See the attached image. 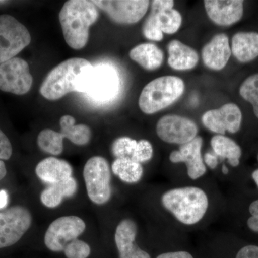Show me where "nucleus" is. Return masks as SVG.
I'll return each mask as SVG.
<instances>
[{
    "instance_id": "32",
    "label": "nucleus",
    "mask_w": 258,
    "mask_h": 258,
    "mask_svg": "<svg viewBox=\"0 0 258 258\" xmlns=\"http://www.w3.org/2000/svg\"><path fill=\"white\" fill-rule=\"evenodd\" d=\"M13 154V147L8 137L0 129V160H8Z\"/></svg>"
},
{
    "instance_id": "4",
    "label": "nucleus",
    "mask_w": 258,
    "mask_h": 258,
    "mask_svg": "<svg viewBox=\"0 0 258 258\" xmlns=\"http://www.w3.org/2000/svg\"><path fill=\"white\" fill-rule=\"evenodd\" d=\"M184 81L176 76H162L153 80L142 90L139 106L146 114H153L167 108L184 92Z\"/></svg>"
},
{
    "instance_id": "6",
    "label": "nucleus",
    "mask_w": 258,
    "mask_h": 258,
    "mask_svg": "<svg viewBox=\"0 0 258 258\" xmlns=\"http://www.w3.org/2000/svg\"><path fill=\"white\" fill-rule=\"evenodd\" d=\"M31 42L25 25L12 15H0V64L16 57Z\"/></svg>"
},
{
    "instance_id": "37",
    "label": "nucleus",
    "mask_w": 258,
    "mask_h": 258,
    "mask_svg": "<svg viewBox=\"0 0 258 258\" xmlns=\"http://www.w3.org/2000/svg\"><path fill=\"white\" fill-rule=\"evenodd\" d=\"M8 194L5 189L0 190V210L4 209L8 205Z\"/></svg>"
},
{
    "instance_id": "26",
    "label": "nucleus",
    "mask_w": 258,
    "mask_h": 258,
    "mask_svg": "<svg viewBox=\"0 0 258 258\" xmlns=\"http://www.w3.org/2000/svg\"><path fill=\"white\" fill-rule=\"evenodd\" d=\"M112 171L122 181L134 184L140 181L144 174L142 164L132 159H115L111 166Z\"/></svg>"
},
{
    "instance_id": "18",
    "label": "nucleus",
    "mask_w": 258,
    "mask_h": 258,
    "mask_svg": "<svg viewBox=\"0 0 258 258\" xmlns=\"http://www.w3.org/2000/svg\"><path fill=\"white\" fill-rule=\"evenodd\" d=\"M231 52L228 37L224 33L217 34L204 46L202 57L209 69L220 71L230 60Z\"/></svg>"
},
{
    "instance_id": "23",
    "label": "nucleus",
    "mask_w": 258,
    "mask_h": 258,
    "mask_svg": "<svg viewBox=\"0 0 258 258\" xmlns=\"http://www.w3.org/2000/svg\"><path fill=\"white\" fill-rule=\"evenodd\" d=\"M78 189L76 180L73 176L60 182L50 184L40 195V200L44 206L55 208L62 203L64 198L74 196Z\"/></svg>"
},
{
    "instance_id": "17",
    "label": "nucleus",
    "mask_w": 258,
    "mask_h": 258,
    "mask_svg": "<svg viewBox=\"0 0 258 258\" xmlns=\"http://www.w3.org/2000/svg\"><path fill=\"white\" fill-rule=\"evenodd\" d=\"M204 3L209 18L220 26L233 25L243 15V1L241 0H205Z\"/></svg>"
},
{
    "instance_id": "33",
    "label": "nucleus",
    "mask_w": 258,
    "mask_h": 258,
    "mask_svg": "<svg viewBox=\"0 0 258 258\" xmlns=\"http://www.w3.org/2000/svg\"><path fill=\"white\" fill-rule=\"evenodd\" d=\"M249 212L251 217L247 220V226L252 232H258V200L250 204Z\"/></svg>"
},
{
    "instance_id": "35",
    "label": "nucleus",
    "mask_w": 258,
    "mask_h": 258,
    "mask_svg": "<svg viewBox=\"0 0 258 258\" xmlns=\"http://www.w3.org/2000/svg\"><path fill=\"white\" fill-rule=\"evenodd\" d=\"M215 153L207 152L203 157V161L205 164L211 169H215L218 164V158Z\"/></svg>"
},
{
    "instance_id": "36",
    "label": "nucleus",
    "mask_w": 258,
    "mask_h": 258,
    "mask_svg": "<svg viewBox=\"0 0 258 258\" xmlns=\"http://www.w3.org/2000/svg\"><path fill=\"white\" fill-rule=\"evenodd\" d=\"M157 258H194L189 252L186 251H176V252H164L159 254Z\"/></svg>"
},
{
    "instance_id": "14",
    "label": "nucleus",
    "mask_w": 258,
    "mask_h": 258,
    "mask_svg": "<svg viewBox=\"0 0 258 258\" xmlns=\"http://www.w3.org/2000/svg\"><path fill=\"white\" fill-rule=\"evenodd\" d=\"M203 144V138L197 137L191 142L180 146L179 150L173 151L169 155L171 162H184L186 164L188 176L192 180L202 177L207 171L202 156Z\"/></svg>"
},
{
    "instance_id": "3",
    "label": "nucleus",
    "mask_w": 258,
    "mask_h": 258,
    "mask_svg": "<svg viewBox=\"0 0 258 258\" xmlns=\"http://www.w3.org/2000/svg\"><path fill=\"white\" fill-rule=\"evenodd\" d=\"M163 207L185 225L201 221L209 207L208 195L198 186H184L168 190L161 198Z\"/></svg>"
},
{
    "instance_id": "24",
    "label": "nucleus",
    "mask_w": 258,
    "mask_h": 258,
    "mask_svg": "<svg viewBox=\"0 0 258 258\" xmlns=\"http://www.w3.org/2000/svg\"><path fill=\"white\" fill-rule=\"evenodd\" d=\"M213 152L217 157L227 159L233 167L239 166L242 149L235 141L224 135L214 136L210 141Z\"/></svg>"
},
{
    "instance_id": "27",
    "label": "nucleus",
    "mask_w": 258,
    "mask_h": 258,
    "mask_svg": "<svg viewBox=\"0 0 258 258\" xmlns=\"http://www.w3.org/2000/svg\"><path fill=\"white\" fill-rule=\"evenodd\" d=\"M64 137L60 132L52 129H44L37 137V145L42 152L52 155H60L63 152Z\"/></svg>"
},
{
    "instance_id": "22",
    "label": "nucleus",
    "mask_w": 258,
    "mask_h": 258,
    "mask_svg": "<svg viewBox=\"0 0 258 258\" xmlns=\"http://www.w3.org/2000/svg\"><path fill=\"white\" fill-rule=\"evenodd\" d=\"M129 57L147 71H155L164 61V52L154 43L139 44L131 50Z\"/></svg>"
},
{
    "instance_id": "11",
    "label": "nucleus",
    "mask_w": 258,
    "mask_h": 258,
    "mask_svg": "<svg viewBox=\"0 0 258 258\" xmlns=\"http://www.w3.org/2000/svg\"><path fill=\"white\" fill-rule=\"evenodd\" d=\"M97 8L105 12L111 20L119 24H134L147 13L149 1L145 0H96Z\"/></svg>"
},
{
    "instance_id": "8",
    "label": "nucleus",
    "mask_w": 258,
    "mask_h": 258,
    "mask_svg": "<svg viewBox=\"0 0 258 258\" xmlns=\"http://www.w3.org/2000/svg\"><path fill=\"white\" fill-rule=\"evenodd\" d=\"M32 83L26 60L16 57L0 64V91L23 96L30 91Z\"/></svg>"
},
{
    "instance_id": "19",
    "label": "nucleus",
    "mask_w": 258,
    "mask_h": 258,
    "mask_svg": "<svg viewBox=\"0 0 258 258\" xmlns=\"http://www.w3.org/2000/svg\"><path fill=\"white\" fill-rule=\"evenodd\" d=\"M35 173L39 179L50 185L72 176L73 167L63 159L47 157L37 164Z\"/></svg>"
},
{
    "instance_id": "12",
    "label": "nucleus",
    "mask_w": 258,
    "mask_h": 258,
    "mask_svg": "<svg viewBox=\"0 0 258 258\" xmlns=\"http://www.w3.org/2000/svg\"><path fill=\"white\" fill-rule=\"evenodd\" d=\"M242 120V112L235 103H227L218 109L210 110L202 117L204 125L219 135H224L226 132L237 133L240 129Z\"/></svg>"
},
{
    "instance_id": "34",
    "label": "nucleus",
    "mask_w": 258,
    "mask_h": 258,
    "mask_svg": "<svg viewBox=\"0 0 258 258\" xmlns=\"http://www.w3.org/2000/svg\"><path fill=\"white\" fill-rule=\"evenodd\" d=\"M235 258H258V246L254 244L244 246L239 250Z\"/></svg>"
},
{
    "instance_id": "31",
    "label": "nucleus",
    "mask_w": 258,
    "mask_h": 258,
    "mask_svg": "<svg viewBox=\"0 0 258 258\" xmlns=\"http://www.w3.org/2000/svg\"><path fill=\"white\" fill-rule=\"evenodd\" d=\"M153 154H154V149H153L152 144L149 141L142 139L137 143L132 159L142 164L151 160Z\"/></svg>"
},
{
    "instance_id": "42",
    "label": "nucleus",
    "mask_w": 258,
    "mask_h": 258,
    "mask_svg": "<svg viewBox=\"0 0 258 258\" xmlns=\"http://www.w3.org/2000/svg\"><path fill=\"white\" fill-rule=\"evenodd\" d=\"M257 158H258V157H257Z\"/></svg>"
},
{
    "instance_id": "5",
    "label": "nucleus",
    "mask_w": 258,
    "mask_h": 258,
    "mask_svg": "<svg viewBox=\"0 0 258 258\" xmlns=\"http://www.w3.org/2000/svg\"><path fill=\"white\" fill-rule=\"evenodd\" d=\"M83 178L88 196L93 203L104 205L111 198V174L109 164L104 157H93L86 163Z\"/></svg>"
},
{
    "instance_id": "2",
    "label": "nucleus",
    "mask_w": 258,
    "mask_h": 258,
    "mask_svg": "<svg viewBox=\"0 0 258 258\" xmlns=\"http://www.w3.org/2000/svg\"><path fill=\"white\" fill-rule=\"evenodd\" d=\"M99 17L98 8L92 1L70 0L66 2L59 20L66 43L74 50H81L87 45L89 30Z\"/></svg>"
},
{
    "instance_id": "9",
    "label": "nucleus",
    "mask_w": 258,
    "mask_h": 258,
    "mask_svg": "<svg viewBox=\"0 0 258 258\" xmlns=\"http://www.w3.org/2000/svg\"><path fill=\"white\" fill-rule=\"evenodd\" d=\"M86 230V223L77 216H64L54 220L45 232L44 242L52 252H62L71 241L78 239Z\"/></svg>"
},
{
    "instance_id": "30",
    "label": "nucleus",
    "mask_w": 258,
    "mask_h": 258,
    "mask_svg": "<svg viewBox=\"0 0 258 258\" xmlns=\"http://www.w3.org/2000/svg\"><path fill=\"white\" fill-rule=\"evenodd\" d=\"M63 252L67 258H88L91 247L84 241L76 239L67 244Z\"/></svg>"
},
{
    "instance_id": "15",
    "label": "nucleus",
    "mask_w": 258,
    "mask_h": 258,
    "mask_svg": "<svg viewBox=\"0 0 258 258\" xmlns=\"http://www.w3.org/2000/svg\"><path fill=\"white\" fill-rule=\"evenodd\" d=\"M174 2L171 0H154L152 2L150 15L144 24L152 25L163 33L174 34L182 23V18L177 10H174Z\"/></svg>"
},
{
    "instance_id": "1",
    "label": "nucleus",
    "mask_w": 258,
    "mask_h": 258,
    "mask_svg": "<svg viewBox=\"0 0 258 258\" xmlns=\"http://www.w3.org/2000/svg\"><path fill=\"white\" fill-rule=\"evenodd\" d=\"M93 66L86 59H68L51 70L40 88V94L50 101L71 92L86 93Z\"/></svg>"
},
{
    "instance_id": "38",
    "label": "nucleus",
    "mask_w": 258,
    "mask_h": 258,
    "mask_svg": "<svg viewBox=\"0 0 258 258\" xmlns=\"http://www.w3.org/2000/svg\"><path fill=\"white\" fill-rule=\"evenodd\" d=\"M7 174L6 166L4 161L0 160V181L4 179Z\"/></svg>"
},
{
    "instance_id": "21",
    "label": "nucleus",
    "mask_w": 258,
    "mask_h": 258,
    "mask_svg": "<svg viewBox=\"0 0 258 258\" xmlns=\"http://www.w3.org/2000/svg\"><path fill=\"white\" fill-rule=\"evenodd\" d=\"M234 56L241 62H248L258 57V33L254 32H237L232 40Z\"/></svg>"
},
{
    "instance_id": "13",
    "label": "nucleus",
    "mask_w": 258,
    "mask_h": 258,
    "mask_svg": "<svg viewBox=\"0 0 258 258\" xmlns=\"http://www.w3.org/2000/svg\"><path fill=\"white\" fill-rule=\"evenodd\" d=\"M119 88V79L114 68L108 64L94 67L86 93L98 101L111 99Z\"/></svg>"
},
{
    "instance_id": "10",
    "label": "nucleus",
    "mask_w": 258,
    "mask_h": 258,
    "mask_svg": "<svg viewBox=\"0 0 258 258\" xmlns=\"http://www.w3.org/2000/svg\"><path fill=\"white\" fill-rule=\"evenodd\" d=\"M156 132L163 142L180 146L198 137V127L190 118L179 115H166L157 122Z\"/></svg>"
},
{
    "instance_id": "16",
    "label": "nucleus",
    "mask_w": 258,
    "mask_h": 258,
    "mask_svg": "<svg viewBox=\"0 0 258 258\" xmlns=\"http://www.w3.org/2000/svg\"><path fill=\"white\" fill-rule=\"evenodd\" d=\"M137 224L131 219H124L115 229V242L119 258H151L146 251L136 244Z\"/></svg>"
},
{
    "instance_id": "29",
    "label": "nucleus",
    "mask_w": 258,
    "mask_h": 258,
    "mask_svg": "<svg viewBox=\"0 0 258 258\" xmlns=\"http://www.w3.org/2000/svg\"><path fill=\"white\" fill-rule=\"evenodd\" d=\"M137 143L138 142L137 140L130 137H119L115 139L112 144L111 150L113 155L116 159H132Z\"/></svg>"
},
{
    "instance_id": "7",
    "label": "nucleus",
    "mask_w": 258,
    "mask_h": 258,
    "mask_svg": "<svg viewBox=\"0 0 258 258\" xmlns=\"http://www.w3.org/2000/svg\"><path fill=\"white\" fill-rule=\"evenodd\" d=\"M32 222L31 213L20 205L0 212V249L17 243L30 229Z\"/></svg>"
},
{
    "instance_id": "28",
    "label": "nucleus",
    "mask_w": 258,
    "mask_h": 258,
    "mask_svg": "<svg viewBox=\"0 0 258 258\" xmlns=\"http://www.w3.org/2000/svg\"><path fill=\"white\" fill-rule=\"evenodd\" d=\"M240 96L253 107L254 115L258 118V74L247 78L241 85Z\"/></svg>"
},
{
    "instance_id": "40",
    "label": "nucleus",
    "mask_w": 258,
    "mask_h": 258,
    "mask_svg": "<svg viewBox=\"0 0 258 258\" xmlns=\"http://www.w3.org/2000/svg\"><path fill=\"white\" fill-rule=\"evenodd\" d=\"M222 173H223L224 174H228V172H229L228 168H227V166H226L225 165L222 166Z\"/></svg>"
},
{
    "instance_id": "39",
    "label": "nucleus",
    "mask_w": 258,
    "mask_h": 258,
    "mask_svg": "<svg viewBox=\"0 0 258 258\" xmlns=\"http://www.w3.org/2000/svg\"><path fill=\"white\" fill-rule=\"evenodd\" d=\"M252 178L253 179L254 182L257 185L258 188V169L254 170L252 174Z\"/></svg>"
},
{
    "instance_id": "20",
    "label": "nucleus",
    "mask_w": 258,
    "mask_h": 258,
    "mask_svg": "<svg viewBox=\"0 0 258 258\" xmlns=\"http://www.w3.org/2000/svg\"><path fill=\"white\" fill-rule=\"evenodd\" d=\"M168 64L176 71H188L194 69L199 62V55L192 47L179 40H174L167 46Z\"/></svg>"
},
{
    "instance_id": "25",
    "label": "nucleus",
    "mask_w": 258,
    "mask_h": 258,
    "mask_svg": "<svg viewBox=\"0 0 258 258\" xmlns=\"http://www.w3.org/2000/svg\"><path fill=\"white\" fill-rule=\"evenodd\" d=\"M60 133L72 143L84 146L89 143L91 130L87 125L76 124V120L70 115H63L60 120Z\"/></svg>"
},
{
    "instance_id": "41",
    "label": "nucleus",
    "mask_w": 258,
    "mask_h": 258,
    "mask_svg": "<svg viewBox=\"0 0 258 258\" xmlns=\"http://www.w3.org/2000/svg\"><path fill=\"white\" fill-rule=\"evenodd\" d=\"M0 3H5L4 1H0Z\"/></svg>"
}]
</instances>
